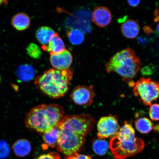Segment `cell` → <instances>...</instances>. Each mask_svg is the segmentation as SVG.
Segmentation results:
<instances>
[{
  "label": "cell",
  "instance_id": "cell-1",
  "mask_svg": "<svg viewBox=\"0 0 159 159\" xmlns=\"http://www.w3.org/2000/svg\"><path fill=\"white\" fill-rule=\"evenodd\" d=\"M95 119L88 114L68 115L58 124L60 130L57 145L58 152L68 157L84 148L86 137L94 128Z\"/></svg>",
  "mask_w": 159,
  "mask_h": 159
},
{
  "label": "cell",
  "instance_id": "cell-2",
  "mask_svg": "<svg viewBox=\"0 0 159 159\" xmlns=\"http://www.w3.org/2000/svg\"><path fill=\"white\" fill-rule=\"evenodd\" d=\"M64 115V109L60 105L41 104L27 113L25 124L27 128L43 134L58 125Z\"/></svg>",
  "mask_w": 159,
  "mask_h": 159
},
{
  "label": "cell",
  "instance_id": "cell-3",
  "mask_svg": "<svg viewBox=\"0 0 159 159\" xmlns=\"http://www.w3.org/2000/svg\"><path fill=\"white\" fill-rule=\"evenodd\" d=\"M144 147V141L135 137L134 128L127 121H125L109 143V148L115 159H125L134 156L142 152Z\"/></svg>",
  "mask_w": 159,
  "mask_h": 159
},
{
  "label": "cell",
  "instance_id": "cell-4",
  "mask_svg": "<svg viewBox=\"0 0 159 159\" xmlns=\"http://www.w3.org/2000/svg\"><path fill=\"white\" fill-rule=\"evenodd\" d=\"M73 76L71 69L62 70L51 69L38 76L34 84L44 94L53 99L59 98L68 92Z\"/></svg>",
  "mask_w": 159,
  "mask_h": 159
},
{
  "label": "cell",
  "instance_id": "cell-5",
  "mask_svg": "<svg viewBox=\"0 0 159 159\" xmlns=\"http://www.w3.org/2000/svg\"><path fill=\"white\" fill-rule=\"evenodd\" d=\"M141 66L140 58L134 50L128 48L116 53L109 59L105 66L107 72H116L122 77L124 82L129 83L136 77Z\"/></svg>",
  "mask_w": 159,
  "mask_h": 159
},
{
  "label": "cell",
  "instance_id": "cell-6",
  "mask_svg": "<svg viewBox=\"0 0 159 159\" xmlns=\"http://www.w3.org/2000/svg\"><path fill=\"white\" fill-rule=\"evenodd\" d=\"M134 93L143 104L150 106L159 97V83L150 78H141L135 83Z\"/></svg>",
  "mask_w": 159,
  "mask_h": 159
},
{
  "label": "cell",
  "instance_id": "cell-7",
  "mask_svg": "<svg viewBox=\"0 0 159 159\" xmlns=\"http://www.w3.org/2000/svg\"><path fill=\"white\" fill-rule=\"evenodd\" d=\"M120 128L118 118L115 115L102 117L97 124V137L100 139L113 138Z\"/></svg>",
  "mask_w": 159,
  "mask_h": 159
},
{
  "label": "cell",
  "instance_id": "cell-8",
  "mask_svg": "<svg viewBox=\"0 0 159 159\" xmlns=\"http://www.w3.org/2000/svg\"><path fill=\"white\" fill-rule=\"evenodd\" d=\"M95 96L92 85L89 86L79 85L73 89L71 95V98L75 104L87 106L92 104Z\"/></svg>",
  "mask_w": 159,
  "mask_h": 159
},
{
  "label": "cell",
  "instance_id": "cell-9",
  "mask_svg": "<svg viewBox=\"0 0 159 159\" xmlns=\"http://www.w3.org/2000/svg\"><path fill=\"white\" fill-rule=\"evenodd\" d=\"M50 55L51 64L55 69L65 70L69 69L72 64V55L68 50L65 49L58 54Z\"/></svg>",
  "mask_w": 159,
  "mask_h": 159
},
{
  "label": "cell",
  "instance_id": "cell-10",
  "mask_svg": "<svg viewBox=\"0 0 159 159\" xmlns=\"http://www.w3.org/2000/svg\"><path fill=\"white\" fill-rule=\"evenodd\" d=\"M92 20L95 25L100 27L108 25L112 21V16L108 7L103 6L97 7L92 14Z\"/></svg>",
  "mask_w": 159,
  "mask_h": 159
},
{
  "label": "cell",
  "instance_id": "cell-11",
  "mask_svg": "<svg viewBox=\"0 0 159 159\" xmlns=\"http://www.w3.org/2000/svg\"><path fill=\"white\" fill-rule=\"evenodd\" d=\"M41 48L43 51L49 52L50 55L58 54L65 49V45L61 38L58 34H55L47 45H42Z\"/></svg>",
  "mask_w": 159,
  "mask_h": 159
},
{
  "label": "cell",
  "instance_id": "cell-12",
  "mask_svg": "<svg viewBox=\"0 0 159 159\" xmlns=\"http://www.w3.org/2000/svg\"><path fill=\"white\" fill-rule=\"evenodd\" d=\"M140 30L138 22L132 19H128L121 25V31L123 35L129 39H134L138 36Z\"/></svg>",
  "mask_w": 159,
  "mask_h": 159
},
{
  "label": "cell",
  "instance_id": "cell-13",
  "mask_svg": "<svg viewBox=\"0 0 159 159\" xmlns=\"http://www.w3.org/2000/svg\"><path fill=\"white\" fill-rule=\"evenodd\" d=\"M35 70L30 65L25 64L20 66L16 71L18 79L22 82H26L34 78Z\"/></svg>",
  "mask_w": 159,
  "mask_h": 159
},
{
  "label": "cell",
  "instance_id": "cell-14",
  "mask_svg": "<svg viewBox=\"0 0 159 159\" xmlns=\"http://www.w3.org/2000/svg\"><path fill=\"white\" fill-rule=\"evenodd\" d=\"M31 20L29 16L24 13L16 15L12 19V25L19 31H24L27 29L30 25Z\"/></svg>",
  "mask_w": 159,
  "mask_h": 159
},
{
  "label": "cell",
  "instance_id": "cell-15",
  "mask_svg": "<svg viewBox=\"0 0 159 159\" xmlns=\"http://www.w3.org/2000/svg\"><path fill=\"white\" fill-rule=\"evenodd\" d=\"M12 149L16 156L21 157L26 156L30 154L31 150V146L29 141L26 139H19L13 144Z\"/></svg>",
  "mask_w": 159,
  "mask_h": 159
},
{
  "label": "cell",
  "instance_id": "cell-16",
  "mask_svg": "<svg viewBox=\"0 0 159 159\" xmlns=\"http://www.w3.org/2000/svg\"><path fill=\"white\" fill-rule=\"evenodd\" d=\"M54 30L50 27L43 26L39 28L36 33V37L39 43L43 45L48 44L55 34Z\"/></svg>",
  "mask_w": 159,
  "mask_h": 159
},
{
  "label": "cell",
  "instance_id": "cell-17",
  "mask_svg": "<svg viewBox=\"0 0 159 159\" xmlns=\"http://www.w3.org/2000/svg\"><path fill=\"white\" fill-rule=\"evenodd\" d=\"M60 130L58 125L52 129L50 131L43 134V139L45 143L51 148L57 146Z\"/></svg>",
  "mask_w": 159,
  "mask_h": 159
},
{
  "label": "cell",
  "instance_id": "cell-18",
  "mask_svg": "<svg viewBox=\"0 0 159 159\" xmlns=\"http://www.w3.org/2000/svg\"><path fill=\"white\" fill-rule=\"evenodd\" d=\"M134 125L137 130L142 134H148L153 128L152 121L146 117L137 119L135 121Z\"/></svg>",
  "mask_w": 159,
  "mask_h": 159
},
{
  "label": "cell",
  "instance_id": "cell-19",
  "mask_svg": "<svg viewBox=\"0 0 159 159\" xmlns=\"http://www.w3.org/2000/svg\"><path fill=\"white\" fill-rule=\"evenodd\" d=\"M109 148V144L102 139H95L93 143V148L95 154L99 156H104Z\"/></svg>",
  "mask_w": 159,
  "mask_h": 159
},
{
  "label": "cell",
  "instance_id": "cell-20",
  "mask_svg": "<svg viewBox=\"0 0 159 159\" xmlns=\"http://www.w3.org/2000/svg\"><path fill=\"white\" fill-rule=\"evenodd\" d=\"M67 36L70 43L74 45H79L82 43L84 39V34L78 29H73L67 33Z\"/></svg>",
  "mask_w": 159,
  "mask_h": 159
},
{
  "label": "cell",
  "instance_id": "cell-21",
  "mask_svg": "<svg viewBox=\"0 0 159 159\" xmlns=\"http://www.w3.org/2000/svg\"><path fill=\"white\" fill-rule=\"evenodd\" d=\"M27 54L30 57L34 59L39 58L42 54L41 50L40 49L38 46L34 43L30 44L27 48Z\"/></svg>",
  "mask_w": 159,
  "mask_h": 159
},
{
  "label": "cell",
  "instance_id": "cell-22",
  "mask_svg": "<svg viewBox=\"0 0 159 159\" xmlns=\"http://www.w3.org/2000/svg\"><path fill=\"white\" fill-rule=\"evenodd\" d=\"M10 153V147L6 141L0 140V159L7 158Z\"/></svg>",
  "mask_w": 159,
  "mask_h": 159
},
{
  "label": "cell",
  "instance_id": "cell-23",
  "mask_svg": "<svg viewBox=\"0 0 159 159\" xmlns=\"http://www.w3.org/2000/svg\"><path fill=\"white\" fill-rule=\"evenodd\" d=\"M149 115L152 120H159V104H154L150 105Z\"/></svg>",
  "mask_w": 159,
  "mask_h": 159
},
{
  "label": "cell",
  "instance_id": "cell-24",
  "mask_svg": "<svg viewBox=\"0 0 159 159\" xmlns=\"http://www.w3.org/2000/svg\"><path fill=\"white\" fill-rule=\"evenodd\" d=\"M36 159H61V158L58 153L53 152L41 155Z\"/></svg>",
  "mask_w": 159,
  "mask_h": 159
},
{
  "label": "cell",
  "instance_id": "cell-25",
  "mask_svg": "<svg viewBox=\"0 0 159 159\" xmlns=\"http://www.w3.org/2000/svg\"><path fill=\"white\" fill-rule=\"evenodd\" d=\"M67 159H92V157L83 154L77 153L68 157Z\"/></svg>",
  "mask_w": 159,
  "mask_h": 159
},
{
  "label": "cell",
  "instance_id": "cell-26",
  "mask_svg": "<svg viewBox=\"0 0 159 159\" xmlns=\"http://www.w3.org/2000/svg\"><path fill=\"white\" fill-rule=\"evenodd\" d=\"M142 73L144 75H149L152 74L153 71L150 67L146 66L142 69Z\"/></svg>",
  "mask_w": 159,
  "mask_h": 159
},
{
  "label": "cell",
  "instance_id": "cell-27",
  "mask_svg": "<svg viewBox=\"0 0 159 159\" xmlns=\"http://www.w3.org/2000/svg\"><path fill=\"white\" fill-rule=\"evenodd\" d=\"M128 4L133 7H138L140 2V0H133V1H128Z\"/></svg>",
  "mask_w": 159,
  "mask_h": 159
},
{
  "label": "cell",
  "instance_id": "cell-28",
  "mask_svg": "<svg viewBox=\"0 0 159 159\" xmlns=\"http://www.w3.org/2000/svg\"><path fill=\"white\" fill-rule=\"evenodd\" d=\"M144 31L147 33L149 34L152 32V29L150 27L145 26L144 28Z\"/></svg>",
  "mask_w": 159,
  "mask_h": 159
},
{
  "label": "cell",
  "instance_id": "cell-29",
  "mask_svg": "<svg viewBox=\"0 0 159 159\" xmlns=\"http://www.w3.org/2000/svg\"><path fill=\"white\" fill-rule=\"evenodd\" d=\"M153 129H154L155 131L156 132H159V125H156V126H153Z\"/></svg>",
  "mask_w": 159,
  "mask_h": 159
},
{
  "label": "cell",
  "instance_id": "cell-30",
  "mask_svg": "<svg viewBox=\"0 0 159 159\" xmlns=\"http://www.w3.org/2000/svg\"><path fill=\"white\" fill-rule=\"evenodd\" d=\"M7 4V2L6 1H0V6L2 4Z\"/></svg>",
  "mask_w": 159,
  "mask_h": 159
},
{
  "label": "cell",
  "instance_id": "cell-31",
  "mask_svg": "<svg viewBox=\"0 0 159 159\" xmlns=\"http://www.w3.org/2000/svg\"><path fill=\"white\" fill-rule=\"evenodd\" d=\"M156 30L158 34L159 35V23L157 25V28H156Z\"/></svg>",
  "mask_w": 159,
  "mask_h": 159
},
{
  "label": "cell",
  "instance_id": "cell-32",
  "mask_svg": "<svg viewBox=\"0 0 159 159\" xmlns=\"http://www.w3.org/2000/svg\"><path fill=\"white\" fill-rule=\"evenodd\" d=\"M1 77H0V82H1Z\"/></svg>",
  "mask_w": 159,
  "mask_h": 159
}]
</instances>
